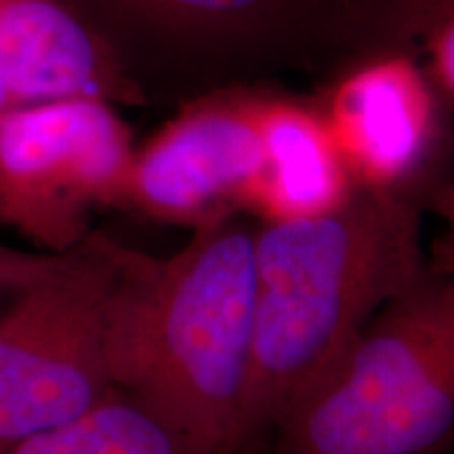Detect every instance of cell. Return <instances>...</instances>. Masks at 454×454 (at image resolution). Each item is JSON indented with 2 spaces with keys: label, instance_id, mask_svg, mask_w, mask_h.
Returning a JSON list of instances; mask_svg holds the SVG:
<instances>
[{
  "label": "cell",
  "instance_id": "6da1fadb",
  "mask_svg": "<svg viewBox=\"0 0 454 454\" xmlns=\"http://www.w3.org/2000/svg\"><path fill=\"white\" fill-rule=\"evenodd\" d=\"M423 208L419 196L356 187L326 215L254 227L240 448L328 381L377 311L423 274Z\"/></svg>",
  "mask_w": 454,
  "mask_h": 454
},
{
  "label": "cell",
  "instance_id": "7a4b0ae2",
  "mask_svg": "<svg viewBox=\"0 0 454 454\" xmlns=\"http://www.w3.org/2000/svg\"><path fill=\"white\" fill-rule=\"evenodd\" d=\"M254 227L236 217L192 230L177 253H139L112 337L118 391L198 454H240L251 360Z\"/></svg>",
  "mask_w": 454,
  "mask_h": 454
},
{
  "label": "cell",
  "instance_id": "3957f363",
  "mask_svg": "<svg viewBox=\"0 0 454 454\" xmlns=\"http://www.w3.org/2000/svg\"><path fill=\"white\" fill-rule=\"evenodd\" d=\"M278 454H446L454 444V274L391 297L331 379L278 425Z\"/></svg>",
  "mask_w": 454,
  "mask_h": 454
},
{
  "label": "cell",
  "instance_id": "277c9868",
  "mask_svg": "<svg viewBox=\"0 0 454 454\" xmlns=\"http://www.w3.org/2000/svg\"><path fill=\"white\" fill-rule=\"evenodd\" d=\"M137 254L90 231L0 308V452L118 391L114 322Z\"/></svg>",
  "mask_w": 454,
  "mask_h": 454
},
{
  "label": "cell",
  "instance_id": "5b68a950",
  "mask_svg": "<svg viewBox=\"0 0 454 454\" xmlns=\"http://www.w3.org/2000/svg\"><path fill=\"white\" fill-rule=\"evenodd\" d=\"M135 145L116 106L72 98L0 112V223L64 253L124 208Z\"/></svg>",
  "mask_w": 454,
  "mask_h": 454
},
{
  "label": "cell",
  "instance_id": "8992f818",
  "mask_svg": "<svg viewBox=\"0 0 454 454\" xmlns=\"http://www.w3.org/2000/svg\"><path fill=\"white\" fill-rule=\"evenodd\" d=\"M261 162L257 95H208L135 147L124 208L187 230L236 217Z\"/></svg>",
  "mask_w": 454,
  "mask_h": 454
},
{
  "label": "cell",
  "instance_id": "52a82bcc",
  "mask_svg": "<svg viewBox=\"0 0 454 454\" xmlns=\"http://www.w3.org/2000/svg\"><path fill=\"white\" fill-rule=\"evenodd\" d=\"M438 90L404 53L379 55L340 76L317 106L356 187L417 194L450 156Z\"/></svg>",
  "mask_w": 454,
  "mask_h": 454
},
{
  "label": "cell",
  "instance_id": "ba28073f",
  "mask_svg": "<svg viewBox=\"0 0 454 454\" xmlns=\"http://www.w3.org/2000/svg\"><path fill=\"white\" fill-rule=\"evenodd\" d=\"M0 78L13 106L139 101L118 55L67 0H0Z\"/></svg>",
  "mask_w": 454,
  "mask_h": 454
},
{
  "label": "cell",
  "instance_id": "9c48e42d",
  "mask_svg": "<svg viewBox=\"0 0 454 454\" xmlns=\"http://www.w3.org/2000/svg\"><path fill=\"white\" fill-rule=\"evenodd\" d=\"M263 162L247 211L261 223L311 219L339 208L356 185L317 106L257 95Z\"/></svg>",
  "mask_w": 454,
  "mask_h": 454
},
{
  "label": "cell",
  "instance_id": "30bf717a",
  "mask_svg": "<svg viewBox=\"0 0 454 454\" xmlns=\"http://www.w3.org/2000/svg\"><path fill=\"white\" fill-rule=\"evenodd\" d=\"M0 454H198L137 400L114 391L59 427L32 435Z\"/></svg>",
  "mask_w": 454,
  "mask_h": 454
},
{
  "label": "cell",
  "instance_id": "8fae6325",
  "mask_svg": "<svg viewBox=\"0 0 454 454\" xmlns=\"http://www.w3.org/2000/svg\"><path fill=\"white\" fill-rule=\"evenodd\" d=\"M414 30L425 51V72L444 106L454 107V0H417Z\"/></svg>",
  "mask_w": 454,
  "mask_h": 454
},
{
  "label": "cell",
  "instance_id": "7c38bea8",
  "mask_svg": "<svg viewBox=\"0 0 454 454\" xmlns=\"http://www.w3.org/2000/svg\"><path fill=\"white\" fill-rule=\"evenodd\" d=\"M130 9L167 26L208 27L238 24L271 7L274 0H124Z\"/></svg>",
  "mask_w": 454,
  "mask_h": 454
},
{
  "label": "cell",
  "instance_id": "4fadbf2b",
  "mask_svg": "<svg viewBox=\"0 0 454 454\" xmlns=\"http://www.w3.org/2000/svg\"><path fill=\"white\" fill-rule=\"evenodd\" d=\"M425 207L440 219V234L434 238L427 251V265L442 274H454V147L444 173L429 192Z\"/></svg>",
  "mask_w": 454,
  "mask_h": 454
},
{
  "label": "cell",
  "instance_id": "5bb4252c",
  "mask_svg": "<svg viewBox=\"0 0 454 454\" xmlns=\"http://www.w3.org/2000/svg\"><path fill=\"white\" fill-rule=\"evenodd\" d=\"M55 253H32L21 248H11L0 244V308H3L13 294L24 288L27 282L38 278Z\"/></svg>",
  "mask_w": 454,
  "mask_h": 454
},
{
  "label": "cell",
  "instance_id": "9a60e30c",
  "mask_svg": "<svg viewBox=\"0 0 454 454\" xmlns=\"http://www.w3.org/2000/svg\"><path fill=\"white\" fill-rule=\"evenodd\" d=\"M11 106H13V101H11L7 89H4V84H3V78H0V112L7 110V107H11Z\"/></svg>",
  "mask_w": 454,
  "mask_h": 454
}]
</instances>
